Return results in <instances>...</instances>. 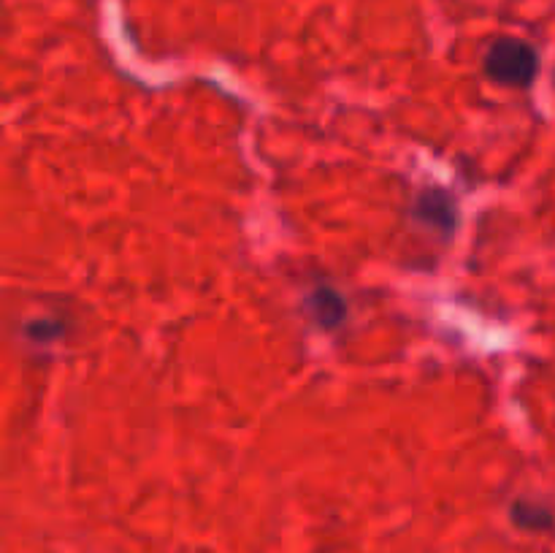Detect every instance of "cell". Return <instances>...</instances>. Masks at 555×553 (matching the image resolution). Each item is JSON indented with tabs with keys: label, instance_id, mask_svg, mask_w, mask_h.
<instances>
[{
	"label": "cell",
	"instance_id": "cell-1",
	"mask_svg": "<svg viewBox=\"0 0 555 553\" xmlns=\"http://www.w3.org/2000/svg\"><path fill=\"white\" fill-rule=\"evenodd\" d=\"M486 70L499 85L524 87L537 76V52L518 38H499L488 49Z\"/></svg>",
	"mask_w": 555,
	"mask_h": 553
},
{
	"label": "cell",
	"instance_id": "cell-2",
	"mask_svg": "<svg viewBox=\"0 0 555 553\" xmlns=\"http://www.w3.org/2000/svg\"><path fill=\"white\" fill-rule=\"evenodd\" d=\"M309 309H312V318L318 320L325 329H336V325L345 320L347 304L334 287H318V291L309 296Z\"/></svg>",
	"mask_w": 555,
	"mask_h": 553
},
{
	"label": "cell",
	"instance_id": "cell-3",
	"mask_svg": "<svg viewBox=\"0 0 555 553\" xmlns=\"http://www.w3.org/2000/svg\"><path fill=\"white\" fill-rule=\"evenodd\" d=\"M417 211H421V215L426 217L428 222H434V226H442V228H450V226H453V220H455L453 204H450L448 195H442V193L423 195Z\"/></svg>",
	"mask_w": 555,
	"mask_h": 553
},
{
	"label": "cell",
	"instance_id": "cell-4",
	"mask_svg": "<svg viewBox=\"0 0 555 553\" xmlns=\"http://www.w3.org/2000/svg\"><path fill=\"white\" fill-rule=\"evenodd\" d=\"M513 518L515 524L524 526V529H545V526H551V513L542 510L540 504L518 502L513 507Z\"/></svg>",
	"mask_w": 555,
	"mask_h": 553
},
{
	"label": "cell",
	"instance_id": "cell-5",
	"mask_svg": "<svg viewBox=\"0 0 555 553\" xmlns=\"http://www.w3.org/2000/svg\"><path fill=\"white\" fill-rule=\"evenodd\" d=\"M60 331H63V323H52V320H41V323H36L30 329V336L36 342H49L52 336H57Z\"/></svg>",
	"mask_w": 555,
	"mask_h": 553
}]
</instances>
